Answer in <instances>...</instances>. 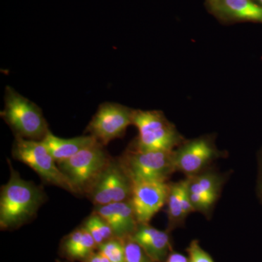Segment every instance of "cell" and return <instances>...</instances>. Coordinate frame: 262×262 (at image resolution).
<instances>
[{
	"label": "cell",
	"mask_w": 262,
	"mask_h": 262,
	"mask_svg": "<svg viewBox=\"0 0 262 262\" xmlns=\"http://www.w3.org/2000/svg\"><path fill=\"white\" fill-rule=\"evenodd\" d=\"M10 166V178L2 187L0 196V227L14 229L32 220L46 200V193L34 183L24 180Z\"/></svg>",
	"instance_id": "1"
},
{
	"label": "cell",
	"mask_w": 262,
	"mask_h": 262,
	"mask_svg": "<svg viewBox=\"0 0 262 262\" xmlns=\"http://www.w3.org/2000/svg\"><path fill=\"white\" fill-rule=\"evenodd\" d=\"M4 101L1 117L13 130L15 136L42 141L50 130L42 110L10 86L5 89Z\"/></svg>",
	"instance_id": "2"
},
{
	"label": "cell",
	"mask_w": 262,
	"mask_h": 262,
	"mask_svg": "<svg viewBox=\"0 0 262 262\" xmlns=\"http://www.w3.org/2000/svg\"><path fill=\"white\" fill-rule=\"evenodd\" d=\"M14 159L32 168L43 182L77 194L70 180L61 171L42 141L31 140L15 136L12 149Z\"/></svg>",
	"instance_id": "3"
},
{
	"label": "cell",
	"mask_w": 262,
	"mask_h": 262,
	"mask_svg": "<svg viewBox=\"0 0 262 262\" xmlns=\"http://www.w3.org/2000/svg\"><path fill=\"white\" fill-rule=\"evenodd\" d=\"M132 124L139 130L134 148L141 151H173L181 139L173 125L159 111L134 110Z\"/></svg>",
	"instance_id": "4"
},
{
	"label": "cell",
	"mask_w": 262,
	"mask_h": 262,
	"mask_svg": "<svg viewBox=\"0 0 262 262\" xmlns=\"http://www.w3.org/2000/svg\"><path fill=\"white\" fill-rule=\"evenodd\" d=\"M103 146L101 143H96L81 150L72 158L57 163L77 194L89 192L111 161Z\"/></svg>",
	"instance_id": "5"
},
{
	"label": "cell",
	"mask_w": 262,
	"mask_h": 262,
	"mask_svg": "<svg viewBox=\"0 0 262 262\" xmlns=\"http://www.w3.org/2000/svg\"><path fill=\"white\" fill-rule=\"evenodd\" d=\"M120 163L132 182H166L176 171L174 151L128 150Z\"/></svg>",
	"instance_id": "6"
},
{
	"label": "cell",
	"mask_w": 262,
	"mask_h": 262,
	"mask_svg": "<svg viewBox=\"0 0 262 262\" xmlns=\"http://www.w3.org/2000/svg\"><path fill=\"white\" fill-rule=\"evenodd\" d=\"M132 185L120 160H111L87 194L94 205L104 206L130 200Z\"/></svg>",
	"instance_id": "7"
},
{
	"label": "cell",
	"mask_w": 262,
	"mask_h": 262,
	"mask_svg": "<svg viewBox=\"0 0 262 262\" xmlns=\"http://www.w3.org/2000/svg\"><path fill=\"white\" fill-rule=\"evenodd\" d=\"M134 110L119 103H101L93 117L86 132L94 136L103 146L121 138L132 124Z\"/></svg>",
	"instance_id": "8"
},
{
	"label": "cell",
	"mask_w": 262,
	"mask_h": 262,
	"mask_svg": "<svg viewBox=\"0 0 262 262\" xmlns=\"http://www.w3.org/2000/svg\"><path fill=\"white\" fill-rule=\"evenodd\" d=\"M130 201L139 225L149 224L165 204L169 192L166 182H132Z\"/></svg>",
	"instance_id": "9"
},
{
	"label": "cell",
	"mask_w": 262,
	"mask_h": 262,
	"mask_svg": "<svg viewBox=\"0 0 262 262\" xmlns=\"http://www.w3.org/2000/svg\"><path fill=\"white\" fill-rule=\"evenodd\" d=\"M216 151L207 139H196L174 151L176 170L190 176L195 175L208 165Z\"/></svg>",
	"instance_id": "10"
},
{
	"label": "cell",
	"mask_w": 262,
	"mask_h": 262,
	"mask_svg": "<svg viewBox=\"0 0 262 262\" xmlns=\"http://www.w3.org/2000/svg\"><path fill=\"white\" fill-rule=\"evenodd\" d=\"M94 213H97L107 222L117 238H130L139 226L130 200L96 206Z\"/></svg>",
	"instance_id": "11"
},
{
	"label": "cell",
	"mask_w": 262,
	"mask_h": 262,
	"mask_svg": "<svg viewBox=\"0 0 262 262\" xmlns=\"http://www.w3.org/2000/svg\"><path fill=\"white\" fill-rule=\"evenodd\" d=\"M130 238L139 244L154 262H163L170 250L168 232L155 228L149 224L139 225Z\"/></svg>",
	"instance_id": "12"
},
{
	"label": "cell",
	"mask_w": 262,
	"mask_h": 262,
	"mask_svg": "<svg viewBox=\"0 0 262 262\" xmlns=\"http://www.w3.org/2000/svg\"><path fill=\"white\" fill-rule=\"evenodd\" d=\"M42 142L57 163H60L72 158L81 150L94 145L98 141L91 135L63 139L53 135L49 131L43 139Z\"/></svg>",
	"instance_id": "13"
},
{
	"label": "cell",
	"mask_w": 262,
	"mask_h": 262,
	"mask_svg": "<svg viewBox=\"0 0 262 262\" xmlns=\"http://www.w3.org/2000/svg\"><path fill=\"white\" fill-rule=\"evenodd\" d=\"M213 5L229 18L262 23V7L254 0H219Z\"/></svg>",
	"instance_id": "14"
},
{
	"label": "cell",
	"mask_w": 262,
	"mask_h": 262,
	"mask_svg": "<svg viewBox=\"0 0 262 262\" xmlns=\"http://www.w3.org/2000/svg\"><path fill=\"white\" fill-rule=\"evenodd\" d=\"M189 192L218 198L220 192V178L214 174L206 173L199 176H190L187 179Z\"/></svg>",
	"instance_id": "15"
},
{
	"label": "cell",
	"mask_w": 262,
	"mask_h": 262,
	"mask_svg": "<svg viewBox=\"0 0 262 262\" xmlns=\"http://www.w3.org/2000/svg\"><path fill=\"white\" fill-rule=\"evenodd\" d=\"M166 204L168 205L169 227L173 229L186 218L181 201V182L169 184Z\"/></svg>",
	"instance_id": "16"
},
{
	"label": "cell",
	"mask_w": 262,
	"mask_h": 262,
	"mask_svg": "<svg viewBox=\"0 0 262 262\" xmlns=\"http://www.w3.org/2000/svg\"><path fill=\"white\" fill-rule=\"evenodd\" d=\"M98 251L110 262H125V239L114 238L98 246Z\"/></svg>",
	"instance_id": "17"
},
{
	"label": "cell",
	"mask_w": 262,
	"mask_h": 262,
	"mask_svg": "<svg viewBox=\"0 0 262 262\" xmlns=\"http://www.w3.org/2000/svg\"><path fill=\"white\" fill-rule=\"evenodd\" d=\"M96 246H97V244L95 242L91 234L83 227L82 239L79 244L78 248H77L71 258L77 260L87 259L94 253Z\"/></svg>",
	"instance_id": "18"
},
{
	"label": "cell",
	"mask_w": 262,
	"mask_h": 262,
	"mask_svg": "<svg viewBox=\"0 0 262 262\" xmlns=\"http://www.w3.org/2000/svg\"><path fill=\"white\" fill-rule=\"evenodd\" d=\"M125 241V262H154L142 248L131 238Z\"/></svg>",
	"instance_id": "19"
},
{
	"label": "cell",
	"mask_w": 262,
	"mask_h": 262,
	"mask_svg": "<svg viewBox=\"0 0 262 262\" xmlns=\"http://www.w3.org/2000/svg\"><path fill=\"white\" fill-rule=\"evenodd\" d=\"M189 262H214L211 256L201 248L196 239L192 241L187 248Z\"/></svg>",
	"instance_id": "20"
},
{
	"label": "cell",
	"mask_w": 262,
	"mask_h": 262,
	"mask_svg": "<svg viewBox=\"0 0 262 262\" xmlns=\"http://www.w3.org/2000/svg\"><path fill=\"white\" fill-rule=\"evenodd\" d=\"M83 234V227L75 229L67 237L64 244L65 252L69 257H72L77 248H78Z\"/></svg>",
	"instance_id": "21"
},
{
	"label": "cell",
	"mask_w": 262,
	"mask_h": 262,
	"mask_svg": "<svg viewBox=\"0 0 262 262\" xmlns=\"http://www.w3.org/2000/svg\"><path fill=\"white\" fill-rule=\"evenodd\" d=\"M93 217H94L96 225H97L101 235H102L103 239L105 241H110V239L115 237V234L110 225L106 222L102 217L100 216L97 213H93Z\"/></svg>",
	"instance_id": "22"
},
{
	"label": "cell",
	"mask_w": 262,
	"mask_h": 262,
	"mask_svg": "<svg viewBox=\"0 0 262 262\" xmlns=\"http://www.w3.org/2000/svg\"><path fill=\"white\" fill-rule=\"evenodd\" d=\"M83 227L91 234L97 246H99L100 244L104 242V239H103L92 215L84 222Z\"/></svg>",
	"instance_id": "23"
},
{
	"label": "cell",
	"mask_w": 262,
	"mask_h": 262,
	"mask_svg": "<svg viewBox=\"0 0 262 262\" xmlns=\"http://www.w3.org/2000/svg\"><path fill=\"white\" fill-rule=\"evenodd\" d=\"M257 193L258 198L262 204V155L260 158L259 163H258Z\"/></svg>",
	"instance_id": "24"
},
{
	"label": "cell",
	"mask_w": 262,
	"mask_h": 262,
	"mask_svg": "<svg viewBox=\"0 0 262 262\" xmlns=\"http://www.w3.org/2000/svg\"><path fill=\"white\" fill-rule=\"evenodd\" d=\"M166 262H189V258L179 253H171L169 254Z\"/></svg>",
	"instance_id": "25"
},
{
	"label": "cell",
	"mask_w": 262,
	"mask_h": 262,
	"mask_svg": "<svg viewBox=\"0 0 262 262\" xmlns=\"http://www.w3.org/2000/svg\"><path fill=\"white\" fill-rule=\"evenodd\" d=\"M85 262H110V260L108 259L102 253H93L91 256H89L87 259H85Z\"/></svg>",
	"instance_id": "26"
},
{
	"label": "cell",
	"mask_w": 262,
	"mask_h": 262,
	"mask_svg": "<svg viewBox=\"0 0 262 262\" xmlns=\"http://www.w3.org/2000/svg\"><path fill=\"white\" fill-rule=\"evenodd\" d=\"M254 1L256 2V3H258L260 6L262 7V0H254Z\"/></svg>",
	"instance_id": "27"
},
{
	"label": "cell",
	"mask_w": 262,
	"mask_h": 262,
	"mask_svg": "<svg viewBox=\"0 0 262 262\" xmlns=\"http://www.w3.org/2000/svg\"><path fill=\"white\" fill-rule=\"evenodd\" d=\"M210 2L212 3V5H214L215 3L219 1V0H209Z\"/></svg>",
	"instance_id": "28"
}]
</instances>
